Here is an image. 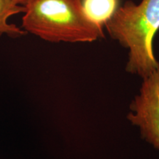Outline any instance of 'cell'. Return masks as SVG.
<instances>
[{"label":"cell","mask_w":159,"mask_h":159,"mask_svg":"<svg viewBox=\"0 0 159 159\" xmlns=\"http://www.w3.org/2000/svg\"><path fill=\"white\" fill-rule=\"evenodd\" d=\"M21 28L49 42L91 43L104 37V27L85 14L82 0H30Z\"/></svg>","instance_id":"2"},{"label":"cell","mask_w":159,"mask_h":159,"mask_svg":"<svg viewBox=\"0 0 159 159\" xmlns=\"http://www.w3.org/2000/svg\"><path fill=\"white\" fill-rule=\"evenodd\" d=\"M25 6L13 3L11 0H0V36L3 35L8 37L20 38L27 33L13 24H10L8 19L13 16L24 13Z\"/></svg>","instance_id":"5"},{"label":"cell","mask_w":159,"mask_h":159,"mask_svg":"<svg viewBox=\"0 0 159 159\" xmlns=\"http://www.w3.org/2000/svg\"><path fill=\"white\" fill-rule=\"evenodd\" d=\"M104 27L113 39L128 49L127 72L142 79L159 68L153 39L159 30V0L127 1L119 6Z\"/></svg>","instance_id":"1"},{"label":"cell","mask_w":159,"mask_h":159,"mask_svg":"<svg viewBox=\"0 0 159 159\" xmlns=\"http://www.w3.org/2000/svg\"><path fill=\"white\" fill-rule=\"evenodd\" d=\"M127 118L139 128L142 138L159 150V68L143 79Z\"/></svg>","instance_id":"3"},{"label":"cell","mask_w":159,"mask_h":159,"mask_svg":"<svg viewBox=\"0 0 159 159\" xmlns=\"http://www.w3.org/2000/svg\"><path fill=\"white\" fill-rule=\"evenodd\" d=\"M85 14L97 25L104 27L119 7V0H82Z\"/></svg>","instance_id":"4"},{"label":"cell","mask_w":159,"mask_h":159,"mask_svg":"<svg viewBox=\"0 0 159 159\" xmlns=\"http://www.w3.org/2000/svg\"><path fill=\"white\" fill-rule=\"evenodd\" d=\"M11 2H13V3L16 4V5H25L26 4H27L30 0H11Z\"/></svg>","instance_id":"6"}]
</instances>
